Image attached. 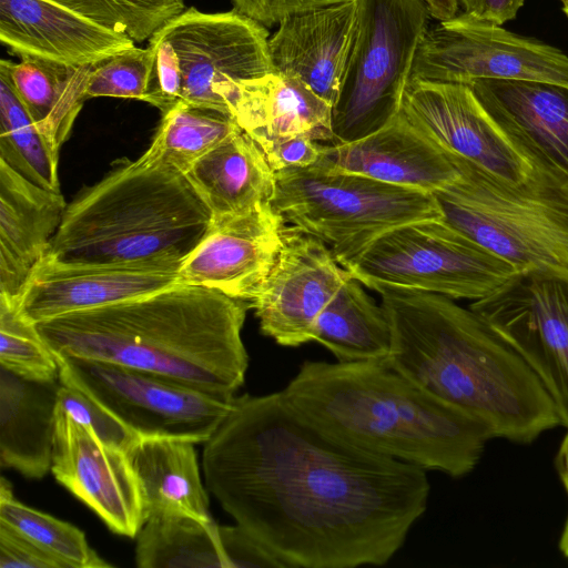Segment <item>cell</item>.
Instances as JSON below:
<instances>
[{"label":"cell","mask_w":568,"mask_h":568,"mask_svg":"<svg viewBox=\"0 0 568 568\" xmlns=\"http://www.w3.org/2000/svg\"><path fill=\"white\" fill-rule=\"evenodd\" d=\"M557 471L568 495V428L555 459Z\"/></svg>","instance_id":"cell-44"},{"label":"cell","mask_w":568,"mask_h":568,"mask_svg":"<svg viewBox=\"0 0 568 568\" xmlns=\"http://www.w3.org/2000/svg\"><path fill=\"white\" fill-rule=\"evenodd\" d=\"M286 223L271 203L213 221L180 264L179 285L202 286L250 304L272 270Z\"/></svg>","instance_id":"cell-17"},{"label":"cell","mask_w":568,"mask_h":568,"mask_svg":"<svg viewBox=\"0 0 568 568\" xmlns=\"http://www.w3.org/2000/svg\"><path fill=\"white\" fill-rule=\"evenodd\" d=\"M152 68L144 102L165 113L181 101L182 73L171 41L159 29L150 39Z\"/></svg>","instance_id":"cell-38"},{"label":"cell","mask_w":568,"mask_h":568,"mask_svg":"<svg viewBox=\"0 0 568 568\" xmlns=\"http://www.w3.org/2000/svg\"><path fill=\"white\" fill-rule=\"evenodd\" d=\"M400 112L440 148L497 178L520 182L531 170L467 84L409 79Z\"/></svg>","instance_id":"cell-15"},{"label":"cell","mask_w":568,"mask_h":568,"mask_svg":"<svg viewBox=\"0 0 568 568\" xmlns=\"http://www.w3.org/2000/svg\"><path fill=\"white\" fill-rule=\"evenodd\" d=\"M562 4V11L564 13L566 14V17L568 18V0H559Z\"/></svg>","instance_id":"cell-46"},{"label":"cell","mask_w":568,"mask_h":568,"mask_svg":"<svg viewBox=\"0 0 568 568\" xmlns=\"http://www.w3.org/2000/svg\"><path fill=\"white\" fill-rule=\"evenodd\" d=\"M91 65H70L24 57L20 62L0 61L14 92L40 132L60 152L87 98Z\"/></svg>","instance_id":"cell-29"},{"label":"cell","mask_w":568,"mask_h":568,"mask_svg":"<svg viewBox=\"0 0 568 568\" xmlns=\"http://www.w3.org/2000/svg\"><path fill=\"white\" fill-rule=\"evenodd\" d=\"M349 276L322 241L286 224L275 263L251 302L261 332L282 346L312 342L317 317Z\"/></svg>","instance_id":"cell-14"},{"label":"cell","mask_w":568,"mask_h":568,"mask_svg":"<svg viewBox=\"0 0 568 568\" xmlns=\"http://www.w3.org/2000/svg\"><path fill=\"white\" fill-rule=\"evenodd\" d=\"M241 130L221 111L180 101L162 114L151 145L141 155L186 173L202 156Z\"/></svg>","instance_id":"cell-31"},{"label":"cell","mask_w":568,"mask_h":568,"mask_svg":"<svg viewBox=\"0 0 568 568\" xmlns=\"http://www.w3.org/2000/svg\"><path fill=\"white\" fill-rule=\"evenodd\" d=\"M203 444L207 490L286 568L383 566L427 508V470L326 434L282 390L235 397Z\"/></svg>","instance_id":"cell-1"},{"label":"cell","mask_w":568,"mask_h":568,"mask_svg":"<svg viewBox=\"0 0 568 568\" xmlns=\"http://www.w3.org/2000/svg\"><path fill=\"white\" fill-rule=\"evenodd\" d=\"M0 366L32 381H59L57 357L34 324L3 302H0Z\"/></svg>","instance_id":"cell-35"},{"label":"cell","mask_w":568,"mask_h":568,"mask_svg":"<svg viewBox=\"0 0 568 568\" xmlns=\"http://www.w3.org/2000/svg\"><path fill=\"white\" fill-rule=\"evenodd\" d=\"M67 205L61 192L30 182L0 160V302L16 307Z\"/></svg>","instance_id":"cell-24"},{"label":"cell","mask_w":568,"mask_h":568,"mask_svg":"<svg viewBox=\"0 0 568 568\" xmlns=\"http://www.w3.org/2000/svg\"><path fill=\"white\" fill-rule=\"evenodd\" d=\"M469 308L531 367L568 428V274L518 272Z\"/></svg>","instance_id":"cell-12"},{"label":"cell","mask_w":568,"mask_h":568,"mask_svg":"<svg viewBox=\"0 0 568 568\" xmlns=\"http://www.w3.org/2000/svg\"><path fill=\"white\" fill-rule=\"evenodd\" d=\"M322 143L307 135H294L278 140L263 151L272 169H305L314 166L320 158Z\"/></svg>","instance_id":"cell-41"},{"label":"cell","mask_w":568,"mask_h":568,"mask_svg":"<svg viewBox=\"0 0 568 568\" xmlns=\"http://www.w3.org/2000/svg\"><path fill=\"white\" fill-rule=\"evenodd\" d=\"M467 17L493 26H503L517 17L525 0H458Z\"/></svg>","instance_id":"cell-42"},{"label":"cell","mask_w":568,"mask_h":568,"mask_svg":"<svg viewBox=\"0 0 568 568\" xmlns=\"http://www.w3.org/2000/svg\"><path fill=\"white\" fill-rule=\"evenodd\" d=\"M248 308L219 291L175 284L34 326L57 356L123 365L233 399L248 366Z\"/></svg>","instance_id":"cell-3"},{"label":"cell","mask_w":568,"mask_h":568,"mask_svg":"<svg viewBox=\"0 0 568 568\" xmlns=\"http://www.w3.org/2000/svg\"><path fill=\"white\" fill-rule=\"evenodd\" d=\"M468 85L530 164L568 176V85L534 80H478Z\"/></svg>","instance_id":"cell-20"},{"label":"cell","mask_w":568,"mask_h":568,"mask_svg":"<svg viewBox=\"0 0 568 568\" xmlns=\"http://www.w3.org/2000/svg\"><path fill=\"white\" fill-rule=\"evenodd\" d=\"M410 79L467 85L478 80L568 85V54L535 38L460 13L426 30L415 53Z\"/></svg>","instance_id":"cell-11"},{"label":"cell","mask_w":568,"mask_h":568,"mask_svg":"<svg viewBox=\"0 0 568 568\" xmlns=\"http://www.w3.org/2000/svg\"><path fill=\"white\" fill-rule=\"evenodd\" d=\"M0 40L13 54L91 65L135 45L52 0H0Z\"/></svg>","instance_id":"cell-21"},{"label":"cell","mask_w":568,"mask_h":568,"mask_svg":"<svg viewBox=\"0 0 568 568\" xmlns=\"http://www.w3.org/2000/svg\"><path fill=\"white\" fill-rule=\"evenodd\" d=\"M212 223L187 176L128 159L68 203L45 257L75 264H181Z\"/></svg>","instance_id":"cell-5"},{"label":"cell","mask_w":568,"mask_h":568,"mask_svg":"<svg viewBox=\"0 0 568 568\" xmlns=\"http://www.w3.org/2000/svg\"><path fill=\"white\" fill-rule=\"evenodd\" d=\"M215 92L226 103L240 128L264 150L294 135L334 142L333 108L297 79L276 72L223 82Z\"/></svg>","instance_id":"cell-25"},{"label":"cell","mask_w":568,"mask_h":568,"mask_svg":"<svg viewBox=\"0 0 568 568\" xmlns=\"http://www.w3.org/2000/svg\"><path fill=\"white\" fill-rule=\"evenodd\" d=\"M363 285L403 287L453 300H481L518 270L440 219L395 227L347 270Z\"/></svg>","instance_id":"cell-9"},{"label":"cell","mask_w":568,"mask_h":568,"mask_svg":"<svg viewBox=\"0 0 568 568\" xmlns=\"http://www.w3.org/2000/svg\"><path fill=\"white\" fill-rule=\"evenodd\" d=\"M352 275L321 312L313 341L337 362L385 361L392 347V328L384 307Z\"/></svg>","instance_id":"cell-30"},{"label":"cell","mask_w":568,"mask_h":568,"mask_svg":"<svg viewBox=\"0 0 568 568\" xmlns=\"http://www.w3.org/2000/svg\"><path fill=\"white\" fill-rule=\"evenodd\" d=\"M135 539L140 568H286L241 526H219L213 518L153 516Z\"/></svg>","instance_id":"cell-22"},{"label":"cell","mask_w":568,"mask_h":568,"mask_svg":"<svg viewBox=\"0 0 568 568\" xmlns=\"http://www.w3.org/2000/svg\"><path fill=\"white\" fill-rule=\"evenodd\" d=\"M271 206L328 246L346 271L386 232L442 217L434 194L314 166L276 171Z\"/></svg>","instance_id":"cell-7"},{"label":"cell","mask_w":568,"mask_h":568,"mask_svg":"<svg viewBox=\"0 0 568 568\" xmlns=\"http://www.w3.org/2000/svg\"><path fill=\"white\" fill-rule=\"evenodd\" d=\"M0 160L30 182L61 192L59 152L38 129L34 120L0 73Z\"/></svg>","instance_id":"cell-32"},{"label":"cell","mask_w":568,"mask_h":568,"mask_svg":"<svg viewBox=\"0 0 568 568\" xmlns=\"http://www.w3.org/2000/svg\"><path fill=\"white\" fill-rule=\"evenodd\" d=\"M453 156L459 179L434 193L442 220L518 272L568 274V176L530 164L510 182Z\"/></svg>","instance_id":"cell-6"},{"label":"cell","mask_w":568,"mask_h":568,"mask_svg":"<svg viewBox=\"0 0 568 568\" xmlns=\"http://www.w3.org/2000/svg\"><path fill=\"white\" fill-rule=\"evenodd\" d=\"M51 471L118 535L135 538L145 523L139 479L125 450L57 409Z\"/></svg>","instance_id":"cell-16"},{"label":"cell","mask_w":568,"mask_h":568,"mask_svg":"<svg viewBox=\"0 0 568 568\" xmlns=\"http://www.w3.org/2000/svg\"><path fill=\"white\" fill-rule=\"evenodd\" d=\"M160 30L179 58L181 101L185 103L231 115L215 87L274 72L268 54V31L234 9L207 13L191 7Z\"/></svg>","instance_id":"cell-13"},{"label":"cell","mask_w":568,"mask_h":568,"mask_svg":"<svg viewBox=\"0 0 568 568\" xmlns=\"http://www.w3.org/2000/svg\"><path fill=\"white\" fill-rule=\"evenodd\" d=\"M357 1L355 29L332 110L333 143L372 134L400 112L430 17L425 0Z\"/></svg>","instance_id":"cell-8"},{"label":"cell","mask_w":568,"mask_h":568,"mask_svg":"<svg viewBox=\"0 0 568 568\" xmlns=\"http://www.w3.org/2000/svg\"><path fill=\"white\" fill-rule=\"evenodd\" d=\"M358 1L295 13L268 39L273 71L297 79L334 106L355 29Z\"/></svg>","instance_id":"cell-23"},{"label":"cell","mask_w":568,"mask_h":568,"mask_svg":"<svg viewBox=\"0 0 568 568\" xmlns=\"http://www.w3.org/2000/svg\"><path fill=\"white\" fill-rule=\"evenodd\" d=\"M428 6L430 17L440 21H446L457 16L458 0H425Z\"/></svg>","instance_id":"cell-43"},{"label":"cell","mask_w":568,"mask_h":568,"mask_svg":"<svg viewBox=\"0 0 568 568\" xmlns=\"http://www.w3.org/2000/svg\"><path fill=\"white\" fill-rule=\"evenodd\" d=\"M185 175L213 221L268 204L275 191V171L262 148L242 129L202 156Z\"/></svg>","instance_id":"cell-27"},{"label":"cell","mask_w":568,"mask_h":568,"mask_svg":"<svg viewBox=\"0 0 568 568\" xmlns=\"http://www.w3.org/2000/svg\"><path fill=\"white\" fill-rule=\"evenodd\" d=\"M195 444L175 437H140L128 450L140 483L145 520L160 515L212 518Z\"/></svg>","instance_id":"cell-28"},{"label":"cell","mask_w":568,"mask_h":568,"mask_svg":"<svg viewBox=\"0 0 568 568\" xmlns=\"http://www.w3.org/2000/svg\"><path fill=\"white\" fill-rule=\"evenodd\" d=\"M0 521L58 560L63 568L111 567L92 549L82 530L17 500L1 478Z\"/></svg>","instance_id":"cell-33"},{"label":"cell","mask_w":568,"mask_h":568,"mask_svg":"<svg viewBox=\"0 0 568 568\" xmlns=\"http://www.w3.org/2000/svg\"><path fill=\"white\" fill-rule=\"evenodd\" d=\"M326 434L372 454L452 477L478 464L489 427L384 361H305L282 389Z\"/></svg>","instance_id":"cell-4"},{"label":"cell","mask_w":568,"mask_h":568,"mask_svg":"<svg viewBox=\"0 0 568 568\" xmlns=\"http://www.w3.org/2000/svg\"><path fill=\"white\" fill-rule=\"evenodd\" d=\"M152 51L131 47L92 64L87 98H123L143 101L150 82Z\"/></svg>","instance_id":"cell-36"},{"label":"cell","mask_w":568,"mask_h":568,"mask_svg":"<svg viewBox=\"0 0 568 568\" xmlns=\"http://www.w3.org/2000/svg\"><path fill=\"white\" fill-rule=\"evenodd\" d=\"M179 264H75L48 257L37 265L16 304L36 324L175 285Z\"/></svg>","instance_id":"cell-18"},{"label":"cell","mask_w":568,"mask_h":568,"mask_svg":"<svg viewBox=\"0 0 568 568\" xmlns=\"http://www.w3.org/2000/svg\"><path fill=\"white\" fill-rule=\"evenodd\" d=\"M57 409L91 428L105 444L126 453L140 438L93 397L71 385L61 383Z\"/></svg>","instance_id":"cell-37"},{"label":"cell","mask_w":568,"mask_h":568,"mask_svg":"<svg viewBox=\"0 0 568 568\" xmlns=\"http://www.w3.org/2000/svg\"><path fill=\"white\" fill-rule=\"evenodd\" d=\"M234 10L271 27L288 16L353 0H231Z\"/></svg>","instance_id":"cell-40"},{"label":"cell","mask_w":568,"mask_h":568,"mask_svg":"<svg viewBox=\"0 0 568 568\" xmlns=\"http://www.w3.org/2000/svg\"><path fill=\"white\" fill-rule=\"evenodd\" d=\"M559 549L564 556L568 557V519L559 539Z\"/></svg>","instance_id":"cell-45"},{"label":"cell","mask_w":568,"mask_h":568,"mask_svg":"<svg viewBox=\"0 0 568 568\" xmlns=\"http://www.w3.org/2000/svg\"><path fill=\"white\" fill-rule=\"evenodd\" d=\"M134 42L150 39L185 10L184 0H52Z\"/></svg>","instance_id":"cell-34"},{"label":"cell","mask_w":568,"mask_h":568,"mask_svg":"<svg viewBox=\"0 0 568 568\" xmlns=\"http://www.w3.org/2000/svg\"><path fill=\"white\" fill-rule=\"evenodd\" d=\"M392 328L389 367L485 423L493 437L530 444L561 425L546 387L480 315L453 298L378 285Z\"/></svg>","instance_id":"cell-2"},{"label":"cell","mask_w":568,"mask_h":568,"mask_svg":"<svg viewBox=\"0 0 568 568\" xmlns=\"http://www.w3.org/2000/svg\"><path fill=\"white\" fill-rule=\"evenodd\" d=\"M60 379L39 382L0 366V464L31 479L51 470Z\"/></svg>","instance_id":"cell-26"},{"label":"cell","mask_w":568,"mask_h":568,"mask_svg":"<svg viewBox=\"0 0 568 568\" xmlns=\"http://www.w3.org/2000/svg\"><path fill=\"white\" fill-rule=\"evenodd\" d=\"M0 568H63L49 554L0 521Z\"/></svg>","instance_id":"cell-39"},{"label":"cell","mask_w":568,"mask_h":568,"mask_svg":"<svg viewBox=\"0 0 568 568\" xmlns=\"http://www.w3.org/2000/svg\"><path fill=\"white\" fill-rule=\"evenodd\" d=\"M55 357L62 384L93 397L140 437L204 443L234 400L123 365Z\"/></svg>","instance_id":"cell-10"},{"label":"cell","mask_w":568,"mask_h":568,"mask_svg":"<svg viewBox=\"0 0 568 568\" xmlns=\"http://www.w3.org/2000/svg\"><path fill=\"white\" fill-rule=\"evenodd\" d=\"M314 168L355 173L430 194L446 189L460 176L453 154L417 129L402 112L362 139L322 143Z\"/></svg>","instance_id":"cell-19"}]
</instances>
